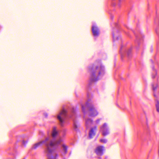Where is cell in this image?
<instances>
[{
	"label": "cell",
	"instance_id": "obj_5",
	"mask_svg": "<svg viewBox=\"0 0 159 159\" xmlns=\"http://www.w3.org/2000/svg\"><path fill=\"white\" fill-rule=\"evenodd\" d=\"M102 131V133L103 135H105L109 133V129H108L107 125H106V124L103 125Z\"/></svg>",
	"mask_w": 159,
	"mask_h": 159
},
{
	"label": "cell",
	"instance_id": "obj_6",
	"mask_svg": "<svg viewBox=\"0 0 159 159\" xmlns=\"http://www.w3.org/2000/svg\"><path fill=\"white\" fill-rule=\"evenodd\" d=\"M96 132V128H94L91 129L90 131L89 132V137L90 138H93L94 135H95V134Z\"/></svg>",
	"mask_w": 159,
	"mask_h": 159
},
{
	"label": "cell",
	"instance_id": "obj_4",
	"mask_svg": "<svg viewBox=\"0 0 159 159\" xmlns=\"http://www.w3.org/2000/svg\"><path fill=\"white\" fill-rule=\"evenodd\" d=\"M91 31H92V34L94 36H98L99 34V33H100L99 29L96 26H93L92 27V29H91Z\"/></svg>",
	"mask_w": 159,
	"mask_h": 159
},
{
	"label": "cell",
	"instance_id": "obj_2",
	"mask_svg": "<svg viewBox=\"0 0 159 159\" xmlns=\"http://www.w3.org/2000/svg\"><path fill=\"white\" fill-rule=\"evenodd\" d=\"M104 152V148L102 146L98 147L96 149V153L99 156H102Z\"/></svg>",
	"mask_w": 159,
	"mask_h": 159
},
{
	"label": "cell",
	"instance_id": "obj_1",
	"mask_svg": "<svg viewBox=\"0 0 159 159\" xmlns=\"http://www.w3.org/2000/svg\"><path fill=\"white\" fill-rule=\"evenodd\" d=\"M105 67L101 61H95L91 69V79L92 81L100 80L104 75Z\"/></svg>",
	"mask_w": 159,
	"mask_h": 159
},
{
	"label": "cell",
	"instance_id": "obj_3",
	"mask_svg": "<svg viewBox=\"0 0 159 159\" xmlns=\"http://www.w3.org/2000/svg\"><path fill=\"white\" fill-rule=\"evenodd\" d=\"M89 114L91 116H97L98 112H97L96 110H95V108L92 107H90L89 109Z\"/></svg>",
	"mask_w": 159,
	"mask_h": 159
}]
</instances>
